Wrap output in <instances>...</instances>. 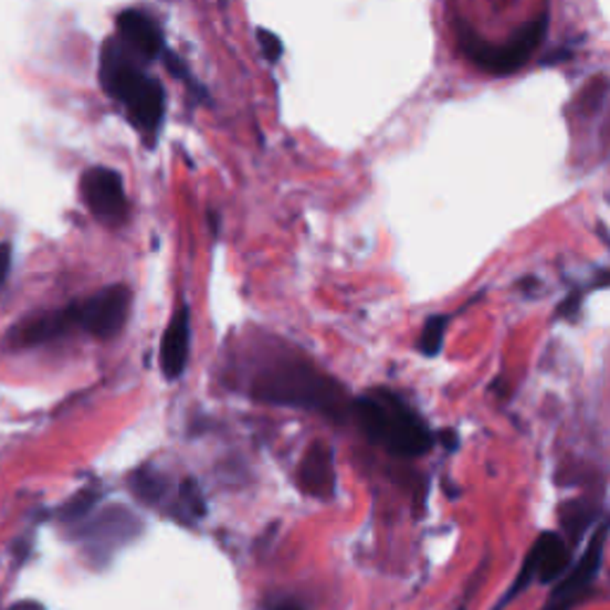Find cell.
I'll list each match as a JSON object with an SVG mask.
<instances>
[{"label": "cell", "instance_id": "obj_9", "mask_svg": "<svg viewBox=\"0 0 610 610\" xmlns=\"http://www.w3.org/2000/svg\"><path fill=\"white\" fill-rule=\"evenodd\" d=\"M117 39L144 63H152L167 51L160 24L144 10L132 8L117 14Z\"/></svg>", "mask_w": 610, "mask_h": 610}, {"label": "cell", "instance_id": "obj_12", "mask_svg": "<svg viewBox=\"0 0 610 610\" xmlns=\"http://www.w3.org/2000/svg\"><path fill=\"white\" fill-rule=\"evenodd\" d=\"M529 556L534 558V568H537V579L541 585H551L570 570L572 554L568 539H562L556 532H544L541 537L534 541Z\"/></svg>", "mask_w": 610, "mask_h": 610}, {"label": "cell", "instance_id": "obj_17", "mask_svg": "<svg viewBox=\"0 0 610 610\" xmlns=\"http://www.w3.org/2000/svg\"><path fill=\"white\" fill-rule=\"evenodd\" d=\"M177 513L187 515L189 520H201L206 515V501L201 490H198V484L193 480H185L179 484V496H177Z\"/></svg>", "mask_w": 610, "mask_h": 610}, {"label": "cell", "instance_id": "obj_11", "mask_svg": "<svg viewBox=\"0 0 610 610\" xmlns=\"http://www.w3.org/2000/svg\"><path fill=\"white\" fill-rule=\"evenodd\" d=\"M191 354V308L181 305L165 327L160 341V370L167 381H177L187 372Z\"/></svg>", "mask_w": 610, "mask_h": 610}, {"label": "cell", "instance_id": "obj_22", "mask_svg": "<svg viewBox=\"0 0 610 610\" xmlns=\"http://www.w3.org/2000/svg\"><path fill=\"white\" fill-rule=\"evenodd\" d=\"M439 444H444L449 451L458 449V434H455V432H451V430L441 432V434H439Z\"/></svg>", "mask_w": 610, "mask_h": 610}, {"label": "cell", "instance_id": "obj_5", "mask_svg": "<svg viewBox=\"0 0 610 610\" xmlns=\"http://www.w3.org/2000/svg\"><path fill=\"white\" fill-rule=\"evenodd\" d=\"M76 329H84L91 337L108 341L125 327L129 308H132V292L125 284H113L96 292L82 303H72Z\"/></svg>", "mask_w": 610, "mask_h": 610}, {"label": "cell", "instance_id": "obj_13", "mask_svg": "<svg viewBox=\"0 0 610 610\" xmlns=\"http://www.w3.org/2000/svg\"><path fill=\"white\" fill-rule=\"evenodd\" d=\"M72 329H76V319H74V308L67 305V308L41 315L32 319V323H27L20 332H14V344L39 346V344L65 337V334Z\"/></svg>", "mask_w": 610, "mask_h": 610}, {"label": "cell", "instance_id": "obj_4", "mask_svg": "<svg viewBox=\"0 0 610 610\" xmlns=\"http://www.w3.org/2000/svg\"><path fill=\"white\" fill-rule=\"evenodd\" d=\"M546 29H548V14H541V18L523 24L517 29V34L511 36L508 41L492 43L482 39L467 22L458 20L455 36H458V49H461V53L472 65L494 76H508L520 72L529 63V57L537 53V49L546 39Z\"/></svg>", "mask_w": 610, "mask_h": 610}, {"label": "cell", "instance_id": "obj_18", "mask_svg": "<svg viewBox=\"0 0 610 610\" xmlns=\"http://www.w3.org/2000/svg\"><path fill=\"white\" fill-rule=\"evenodd\" d=\"M560 520H562V527H566L570 534L568 544L575 546L577 539L582 537V532L591 525V508L585 506V503H570V506L562 511Z\"/></svg>", "mask_w": 610, "mask_h": 610}, {"label": "cell", "instance_id": "obj_21", "mask_svg": "<svg viewBox=\"0 0 610 610\" xmlns=\"http://www.w3.org/2000/svg\"><path fill=\"white\" fill-rule=\"evenodd\" d=\"M270 610H305V606L298 599H294V597H284L280 601H274L270 606Z\"/></svg>", "mask_w": 610, "mask_h": 610}, {"label": "cell", "instance_id": "obj_23", "mask_svg": "<svg viewBox=\"0 0 610 610\" xmlns=\"http://www.w3.org/2000/svg\"><path fill=\"white\" fill-rule=\"evenodd\" d=\"M8 610H45V608L41 603H36V601H20V603L10 606Z\"/></svg>", "mask_w": 610, "mask_h": 610}, {"label": "cell", "instance_id": "obj_6", "mask_svg": "<svg viewBox=\"0 0 610 610\" xmlns=\"http://www.w3.org/2000/svg\"><path fill=\"white\" fill-rule=\"evenodd\" d=\"M82 198L91 215L103 224H125L129 218V201L122 175L111 167H91L82 177Z\"/></svg>", "mask_w": 610, "mask_h": 610}, {"label": "cell", "instance_id": "obj_10", "mask_svg": "<svg viewBox=\"0 0 610 610\" xmlns=\"http://www.w3.org/2000/svg\"><path fill=\"white\" fill-rule=\"evenodd\" d=\"M296 484L303 494H308L317 501H329L337 494V467H334V451L325 441H315L311 449L303 453Z\"/></svg>", "mask_w": 610, "mask_h": 610}, {"label": "cell", "instance_id": "obj_19", "mask_svg": "<svg viewBox=\"0 0 610 610\" xmlns=\"http://www.w3.org/2000/svg\"><path fill=\"white\" fill-rule=\"evenodd\" d=\"M257 36H261L263 53H265V57L270 60V63H274V60H280V55H282V41L277 36H274V34L265 32V29H261V32H257Z\"/></svg>", "mask_w": 610, "mask_h": 610}, {"label": "cell", "instance_id": "obj_15", "mask_svg": "<svg viewBox=\"0 0 610 610\" xmlns=\"http://www.w3.org/2000/svg\"><path fill=\"white\" fill-rule=\"evenodd\" d=\"M101 501V490L98 486H84L82 492H76L63 508H60V520L63 523H82L98 506Z\"/></svg>", "mask_w": 610, "mask_h": 610}, {"label": "cell", "instance_id": "obj_8", "mask_svg": "<svg viewBox=\"0 0 610 610\" xmlns=\"http://www.w3.org/2000/svg\"><path fill=\"white\" fill-rule=\"evenodd\" d=\"M141 529L139 520L127 508H108L94 520L86 523L80 529V537L86 541L88 554L94 556H111L115 548L127 544Z\"/></svg>", "mask_w": 610, "mask_h": 610}, {"label": "cell", "instance_id": "obj_20", "mask_svg": "<svg viewBox=\"0 0 610 610\" xmlns=\"http://www.w3.org/2000/svg\"><path fill=\"white\" fill-rule=\"evenodd\" d=\"M10 263H12L10 243H0V288H3L8 274H10Z\"/></svg>", "mask_w": 610, "mask_h": 610}, {"label": "cell", "instance_id": "obj_3", "mask_svg": "<svg viewBox=\"0 0 610 610\" xmlns=\"http://www.w3.org/2000/svg\"><path fill=\"white\" fill-rule=\"evenodd\" d=\"M348 416L372 444L396 458H420L430 453L437 441L418 410L389 389H372L350 399Z\"/></svg>", "mask_w": 610, "mask_h": 610}, {"label": "cell", "instance_id": "obj_14", "mask_svg": "<svg viewBox=\"0 0 610 610\" xmlns=\"http://www.w3.org/2000/svg\"><path fill=\"white\" fill-rule=\"evenodd\" d=\"M129 486L139 501L148 503V506H160L167 498V492H170V480L156 467H141L129 477Z\"/></svg>", "mask_w": 610, "mask_h": 610}, {"label": "cell", "instance_id": "obj_2", "mask_svg": "<svg viewBox=\"0 0 610 610\" xmlns=\"http://www.w3.org/2000/svg\"><path fill=\"white\" fill-rule=\"evenodd\" d=\"M146 63L136 57L117 36L103 43L101 51V86L122 111L132 127L146 141H156L165 119V88L148 74Z\"/></svg>", "mask_w": 610, "mask_h": 610}, {"label": "cell", "instance_id": "obj_1", "mask_svg": "<svg viewBox=\"0 0 610 610\" xmlns=\"http://www.w3.org/2000/svg\"><path fill=\"white\" fill-rule=\"evenodd\" d=\"M251 396L257 403L313 410L332 420H341L350 408L341 381L303 358H280L265 365L251 381Z\"/></svg>", "mask_w": 610, "mask_h": 610}, {"label": "cell", "instance_id": "obj_7", "mask_svg": "<svg viewBox=\"0 0 610 610\" xmlns=\"http://www.w3.org/2000/svg\"><path fill=\"white\" fill-rule=\"evenodd\" d=\"M606 539H608V525L603 520L599 529L591 534V541L582 558H579L572 566V570L554 587L551 601H548L541 610H570L579 599L587 597L593 579L599 577V570H601Z\"/></svg>", "mask_w": 610, "mask_h": 610}, {"label": "cell", "instance_id": "obj_16", "mask_svg": "<svg viewBox=\"0 0 610 610\" xmlns=\"http://www.w3.org/2000/svg\"><path fill=\"white\" fill-rule=\"evenodd\" d=\"M451 323V315H432L427 317V323L422 327L418 348L424 358H434L441 354L444 348V337H446V327Z\"/></svg>", "mask_w": 610, "mask_h": 610}]
</instances>
